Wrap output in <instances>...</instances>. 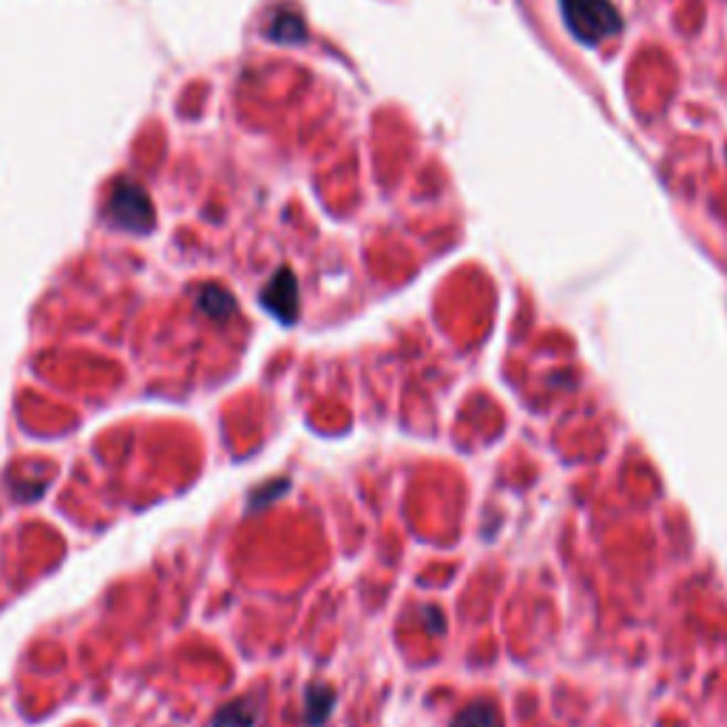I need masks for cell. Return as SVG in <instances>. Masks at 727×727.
I'll return each instance as SVG.
<instances>
[{
    "mask_svg": "<svg viewBox=\"0 0 727 727\" xmlns=\"http://www.w3.org/2000/svg\"><path fill=\"white\" fill-rule=\"evenodd\" d=\"M560 12L569 32L586 46L622 32V14L611 0H560Z\"/></svg>",
    "mask_w": 727,
    "mask_h": 727,
    "instance_id": "cell-1",
    "label": "cell"
},
{
    "mask_svg": "<svg viewBox=\"0 0 727 727\" xmlns=\"http://www.w3.org/2000/svg\"><path fill=\"white\" fill-rule=\"evenodd\" d=\"M108 219L119 231L128 233H148L157 225L151 197L134 179H119L117 186H114L112 199H108Z\"/></svg>",
    "mask_w": 727,
    "mask_h": 727,
    "instance_id": "cell-2",
    "label": "cell"
},
{
    "mask_svg": "<svg viewBox=\"0 0 727 727\" xmlns=\"http://www.w3.org/2000/svg\"><path fill=\"white\" fill-rule=\"evenodd\" d=\"M262 307L271 316H276L282 325H293L298 318V282L291 267H278L276 276L271 278L259 296Z\"/></svg>",
    "mask_w": 727,
    "mask_h": 727,
    "instance_id": "cell-3",
    "label": "cell"
},
{
    "mask_svg": "<svg viewBox=\"0 0 727 727\" xmlns=\"http://www.w3.org/2000/svg\"><path fill=\"white\" fill-rule=\"evenodd\" d=\"M267 38L276 40V43H302L307 38L305 20L291 7L276 9L271 18V27H267Z\"/></svg>",
    "mask_w": 727,
    "mask_h": 727,
    "instance_id": "cell-4",
    "label": "cell"
},
{
    "mask_svg": "<svg viewBox=\"0 0 727 727\" xmlns=\"http://www.w3.org/2000/svg\"><path fill=\"white\" fill-rule=\"evenodd\" d=\"M197 307L206 313L208 318H213V322H225V318H231L233 313H236V298H233L225 287L206 285L197 293Z\"/></svg>",
    "mask_w": 727,
    "mask_h": 727,
    "instance_id": "cell-5",
    "label": "cell"
},
{
    "mask_svg": "<svg viewBox=\"0 0 727 727\" xmlns=\"http://www.w3.org/2000/svg\"><path fill=\"white\" fill-rule=\"evenodd\" d=\"M259 702L245 696V699L228 702L225 708H219L213 727H256Z\"/></svg>",
    "mask_w": 727,
    "mask_h": 727,
    "instance_id": "cell-6",
    "label": "cell"
},
{
    "mask_svg": "<svg viewBox=\"0 0 727 727\" xmlns=\"http://www.w3.org/2000/svg\"><path fill=\"white\" fill-rule=\"evenodd\" d=\"M333 702H336V694H333L330 685H325V682H313L305 696L307 725L310 727L325 725V719L330 716V710H333Z\"/></svg>",
    "mask_w": 727,
    "mask_h": 727,
    "instance_id": "cell-7",
    "label": "cell"
},
{
    "mask_svg": "<svg viewBox=\"0 0 727 727\" xmlns=\"http://www.w3.org/2000/svg\"><path fill=\"white\" fill-rule=\"evenodd\" d=\"M452 727H503V719L501 710H497L492 702L477 699L455 716Z\"/></svg>",
    "mask_w": 727,
    "mask_h": 727,
    "instance_id": "cell-8",
    "label": "cell"
},
{
    "mask_svg": "<svg viewBox=\"0 0 727 727\" xmlns=\"http://www.w3.org/2000/svg\"><path fill=\"white\" fill-rule=\"evenodd\" d=\"M285 489H287V481L273 483V492H259V495L251 501V506H253V509H259V506H262V503H267V501H271V497H278V495H282V492H285Z\"/></svg>",
    "mask_w": 727,
    "mask_h": 727,
    "instance_id": "cell-9",
    "label": "cell"
}]
</instances>
